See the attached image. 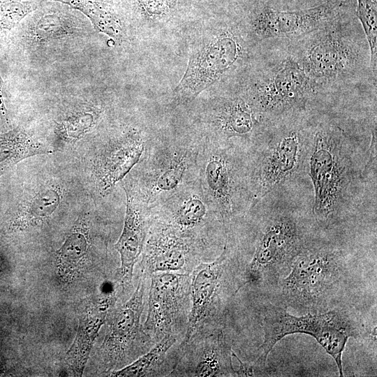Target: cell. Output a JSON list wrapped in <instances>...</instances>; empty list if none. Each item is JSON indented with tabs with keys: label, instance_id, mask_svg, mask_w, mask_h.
I'll return each mask as SVG.
<instances>
[{
	"label": "cell",
	"instance_id": "26",
	"mask_svg": "<svg viewBox=\"0 0 377 377\" xmlns=\"http://www.w3.org/2000/svg\"><path fill=\"white\" fill-rule=\"evenodd\" d=\"M189 367L190 376H234L232 350L222 331L207 337Z\"/></svg>",
	"mask_w": 377,
	"mask_h": 377
},
{
	"label": "cell",
	"instance_id": "25",
	"mask_svg": "<svg viewBox=\"0 0 377 377\" xmlns=\"http://www.w3.org/2000/svg\"><path fill=\"white\" fill-rule=\"evenodd\" d=\"M129 24L165 25L188 13L197 0H121Z\"/></svg>",
	"mask_w": 377,
	"mask_h": 377
},
{
	"label": "cell",
	"instance_id": "19",
	"mask_svg": "<svg viewBox=\"0 0 377 377\" xmlns=\"http://www.w3.org/2000/svg\"><path fill=\"white\" fill-rule=\"evenodd\" d=\"M193 240L159 222L146 243V269L152 274L181 270L188 260Z\"/></svg>",
	"mask_w": 377,
	"mask_h": 377
},
{
	"label": "cell",
	"instance_id": "18",
	"mask_svg": "<svg viewBox=\"0 0 377 377\" xmlns=\"http://www.w3.org/2000/svg\"><path fill=\"white\" fill-rule=\"evenodd\" d=\"M157 221L186 237L216 216L201 189L199 179L165 201L149 209Z\"/></svg>",
	"mask_w": 377,
	"mask_h": 377
},
{
	"label": "cell",
	"instance_id": "28",
	"mask_svg": "<svg viewBox=\"0 0 377 377\" xmlns=\"http://www.w3.org/2000/svg\"><path fill=\"white\" fill-rule=\"evenodd\" d=\"M175 342L176 338L172 334H166L148 352L124 367L113 370L108 376L115 377L156 376L168 351Z\"/></svg>",
	"mask_w": 377,
	"mask_h": 377
},
{
	"label": "cell",
	"instance_id": "12",
	"mask_svg": "<svg viewBox=\"0 0 377 377\" xmlns=\"http://www.w3.org/2000/svg\"><path fill=\"white\" fill-rule=\"evenodd\" d=\"M145 284L141 279L130 299L108 311L107 330L100 348L103 362L108 370L128 362L138 350H144L149 340L140 323L143 311Z\"/></svg>",
	"mask_w": 377,
	"mask_h": 377
},
{
	"label": "cell",
	"instance_id": "31",
	"mask_svg": "<svg viewBox=\"0 0 377 377\" xmlns=\"http://www.w3.org/2000/svg\"><path fill=\"white\" fill-rule=\"evenodd\" d=\"M42 3L43 0H0V36L6 35Z\"/></svg>",
	"mask_w": 377,
	"mask_h": 377
},
{
	"label": "cell",
	"instance_id": "2",
	"mask_svg": "<svg viewBox=\"0 0 377 377\" xmlns=\"http://www.w3.org/2000/svg\"><path fill=\"white\" fill-rule=\"evenodd\" d=\"M298 118L270 126L247 161L252 207L306 169L311 128Z\"/></svg>",
	"mask_w": 377,
	"mask_h": 377
},
{
	"label": "cell",
	"instance_id": "27",
	"mask_svg": "<svg viewBox=\"0 0 377 377\" xmlns=\"http://www.w3.org/2000/svg\"><path fill=\"white\" fill-rule=\"evenodd\" d=\"M48 152V149L23 128L0 133V177L20 161Z\"/></svg>",
	"mask_w": 377,
	"mask_h": 377
},
{
	"label": "cell",
	"instance_id": "4",
	"mask_svg": "<svg viewBox=\"0 0 377 377\" xmlns=\"http://www.w3.org/2000/svg\"><path fill=\"white\" fill-rule=\"evenodd\" d=\"M318 91L292 53L250 78L240 90L269 126L298 118Z\"/></svg>",
	"mask_w": 377,
	"mask_h": 377
},
{
	"label": "cell",
	"instance_id": "9",
	"mask_svg": "<svg viewBox=\"0 0 377 377\" xmlns=\"http://www.w3.org/2000/svg\"><path fill=\"white\" fill-rule=\"evenodd\" d=\"M201 145L194 140L148 146L138 177L131 181L149 209L198 181Z\"/></svg>",
	"mask_w": 377,
	"mask_h": 377
},
{
	"label": "cell",
	"instance_id": "29",
	"mask_svg": "<svg viewBox=\"0 0 377 377\" xmlns=\"http://www.w3.org/2000/svg\"><path fill=\"white\" fill-rule=\"evenodd\" d=\"M99 114L98 109L94 107L73 112L57 123V134L66 140H76L92 128Z\"/></svg>",
	"mask_w": 377,
	"mask_h": 377
},
{
	"label": "cell",
	"instance_id": "5",
	"mask_svg": "<svg viewBox=\"0 0 377 377\" xmlns=\"http://www.w3.org/2000/svg\"><path fill=\"white\" fill-rule=\"evenodd\" d=\"M248 56L237 28L220 25L204 33L191 49L185 72L173 90L178 104L192 102L202 91L230 75Z\"/></svg>",
	"mask_w": 377,
	"mask_h": 377
},
{
	"label": "cell",
	"instance_id": "13",
	"mask_svg": "<svg viewBox=\"0 0 377 377\" xmlns=\"http://www.w3.org/2000/svg\"><path fill=\"white\" fill-rule=\"evenodd\" d=\"M204 119L208 131L207 139L231 146L232 139L255 146L269 127L241 92L214 98Z\"/></svg>",
	"mask_w": 377,
	"mask_h": 377
},
{
	"label": "cell",
	"instance_id": "1",
	"mask_svg": "<svg viewBox=\"0 0 377 377\" xmlns=\"http://www.w3.org/2000/svg\"><path fill=\"white\" fill-rule=\"evenodd\" d=\"M314 190L317 219L335 218L351 197L355 177L352 146L337 126L322 123L311 128L306 169Z\"/></svg>",
	"mask_w": 377,
	"mask_h": 377
},
{
	"label": "cell",
	"instance_id": "3",
	"mask_svg": "<svg viewBox=\"0 0 377 377\" xmlns=\"http://www.w3.org/2000/svg\"><path fill=\"white\" fill-rule=\"evenodd\" d=\"M344 274L340 251L328 245L306 242L281 282L285 304L307 313L330 310L341 289Z\"/></svg>",
	"mask_w": 377,
	"mask_h": 377
},
{
	"label": "cell",
	"instance_id": "36",
	"mask_svg": "<svg viewBox=\"0 0 377 377\" xmlns=\"http://www.w3.org/2000/svg\"><path fill=\"white\" fill-rule=\"evenodd\" d=\"M255 1H256V0H255Z\"/></svg>",
	"mask_w": 377,
	"mask_h": 377
},
{
	"label": "cell",
	"instance_id": "21",
	"mask_svg": "<svg viewBox=\"0 0 377 377\" xmlns=\"http://www.w3.org/2000/svg\"><path fill=\"white\" fill-rule=\"evenodd\" d=\"M61 200L62 192L59 186L46 184L39 187L15 204L8 219V230L24 231L43 225L57 210Z\"/></svg>",
	"mask_w": 377,
	"mask_h": 377
},
{
	"label": "cell",
	"instance_id": "6",
	"mask_svg": "<svg viewBox=\"0 0 377 377\" xmlns=\"http://www.w3.org/2000/svg\"><path fill=\"white\" fill-rule=\"evenodd\" d=\"M297 42L291 53L318 91L350 77L362 61L360 45L341 14Z\"/></svg>",
	"mask_w": 377,
	"mask_h": 377
},
{
	"label": "cell",
	"instance_id": "22",
	"mask_svg": "<svg viewBox=\"0 0 377 377\" xmlns=\"http://www.w3.org/2000/svg\"><path fill=\"white\" fill-rule=\"evenodd\" d=\"M91 249L88 218L82 215L56 251V265L59 277L70 282L85 272L91 261Z\"/></svg>",
	"mask_w": 377,
	"mask_h": 377
},
{
	"label": "cell",
	"instance_id": "11",
	"mask_svg": "<svg viewBox=\"0 0 377 377\" xmlns=\"http://www.w3.org/2000/svg\"><path fill=\"white\" fill-rule=\"evenodd\" d=\"M343 3V0H327L306 9L281 10L257 3L249 10L246 30L260 40L299 38L340 15Z\"/></svg>",
	"mask_w": 377,
	"mask_h": 377
},
{
	"label": "cell",
	"instance_id": "7",
	"mask_svg": "<svg viewBox=\"0 0 377 377\" xmlns=\"http://www.w3.org/2000/svg\"><path fill=\"white\" fill-rule=\"evenodd\" d=\"M287 307L268 305L263 313V342L256 362L265 367L276 343L287 335L301 333L313 337L337 363L343 376L342 354L348 339L359 334L357 324L346 313L327 310L295 316Z\"/></svg>",
	"mask_w": 377,
	"mask_h": 377
},
{
	"label": "cell",
	"instance_id": "20",
	"mask_svg": "<svg viewBox=\"0 0 377 377\" xmlns=\"http://www.w3.org/2000/svg\"><path fill=\"white\" fill-rule=\"evenodd\" d=\"M34 13L27 38L34 45H48L81 34V21L70 9L47 8L43 1Z\"/></svg>",
	"mask_w": 377,
	"mask_h": 377
},
{
	"label": "cell",
	"instance_id": "23",
	"mask_svg": "<svg viewBox=\"0 0 377 377\" xmlns=\"http://www.w3.org/2000/svg\"><path fill=\"white\" fill-rule=\"evenodd\" d=\"M112 301V297H106L80 316L74 341L65 356L68 367L76 376H82L95 339L105 323Z\"/></svg>",
	"mask_w": 377,
	"mask_h": 377
},
{
	"label": "cell",
	"instance_id": "17",
	"mask_svg": "<svg viewBox=\"0 0 377 377\" xmlns=\"http://www.w3.org/2000/svg\"><path fill=\"white\" fill-rule=\"evenodd\" d=\"M229 249L225 246L221 253L214 261L200 263L193 270L190 288L191 308L184 343L190 341L216 309L229 263Z\"/></svg>",
	"mask_w": 377,
	"mask_h": 377
},
{
	"label": "cell",
	"instance_id": "37",
	"mask_svg": "<svg viewBox=\"0 0 377 377\" xmlns=\"http://www.w3.org/2000/svg\"><path fill=\"white\" fill-rule=\"evenodd\" d=\"M119 1H121V0H119Z\"/></svg>",
	"mask_w": 377,
	"mask_h": 377
},
{
	"label": "cell",
	"instance_id": "15",
	"mask_svg": "<svg viewBox=\"0 0 377 377\" xmlns=\"http://www.w3.org/2000/svg\"><path fill=\"white\" fill-rule=\"evenodd\" d=\"M122 186L126 197V208L123 230L114 249L121 259L119 279L123 283L129 284L134 266L143 250L150 212L131 180H124Z\"/></svg>",
	"mask_w": 377,
	"mask_h": 377
},
{
	"label": "cell",
	"instance_id": "33",
	"mask_svg": "<svg viewBox=\"0 0 377 377\" xmlns=\"http://www.w3.org/2000/svg\"><path fill=\"white\" fill-rule=\"evenodd\" d=\"M370 155L369 156L368 161L364 168V174L367 175L369 170H374L376 171V126L374 131L372 133V138L370 146Z\"/></svg>",
	"mask_w": 377,
	"mask_h": 377
},
{
	"label": "cell",
	"instance_id": "30",
	"mask_svg": "<svg viewBox=\"0 0 377 377\" xmlns=\"http://www.w3.org/2000/svg\"><path fill=\"white\" fill-rule=\"evenodd\" d=\"M359 19L369 47L370 66L376 77L377 69V0H357Z\"/></svg>",
	"mask_w": 377,
	"mask_h": 377
},
{
	"label": "cell",
	"instance_id": "24",
	"mask_svg": "<svg viewBox=\"0 0 377 377\" xmlns=\"http://www.w3.org/2000/svg\"><path fill=\"white\" fill-rule=\"evenodd\" d=\"M64 3L84 15L94 28L111 38L126 36L128 17L119 0H45Z\"/></svg>",
	"mask_w": 377,
	"mask_h": 377
},
{
	"label": "cell",
	"instance_id": "34",
	"mask_svg": "<svg viewBox=\"0 0 377 377\" xmlns=\"http://www.w3.org/2000/svg\"><path fill=\"white\" fill-rule=\"evenodd\" d=\"M0 117L1 119L3 120L5 122H8V112H7V109H6L5 101H4L2 79L1 77V75H0Z\"/></svg>",
	"mask_w": 377,
	"mask_h": 377
},
{
	"label": "cell",
	"instance_id": "14",
	"mask_svg": "<svg viewBox=\"0 0 377 377\" xmlns=\"http://www.w3.org/2000/svg\"><path fill=\"white\" fill-rule=\"evenodd\" d=\"M147 147L145 139L137 129L124 131L108 142L96 158L94 172L98 190L109 193L137 165Z\"/></svg>",
	"mask_w": 377,
	"mask_h": 377
},
{
	"label": "cell",
	"instance_id": "16",
	"mask_svg": "<svg viewBox=\"0 0 377 377\" xmlns=\"http://www.w3.org/2000/svg\"><path fill=\"white\" fill-rule=\"evenodd\" d=\"M186 274L156 272L151 277L145 330L161 338L172 334L185 297Z\"/></svg>",
	"mask_w": 377,
	"mask_h": 377
},
{
	"label": "cell",
	"instance_id": "32",
	"mask_svg": "<svg viewBox=\"0 0 377 377\" xmlns=\"http://www.w3.org/2000/svg\"><path fill=\"white\" fill-rule=\"evenodd\" d=\"M232 355L237 359L239 362L237 370H235L237 376H263V370L265 367L260 366L256 362L248 363L242 362L237 355L232 350Z\"/></svg>",
	"mask_w": 377,
	"mask_h": 377
},
{
	"label": "cell",
	"instance_id": "10",
	"mask_svg": "<svg viewBox=\"0 0 377 377\" xmlns=\"http://www.w3.org/2000/svg\"><path fill=\"white\" fill-rule=\"evenodd\" d=\"M306 242L296 218L277 211L267 218L258 236L244 283L275 282L288 274L293 261Z\"/></svg>",
	"mask_w": 377,
	"mask_h": 377
},
{
	"label": "cell",
	"instance_id": "35",
	"mask_svg": "<svg viewBox=\"0 0 377 377\" xmlns=\"http://www.w3.org/2000/svg\"><path fill=\"white\" fill-rule=\"evenodd\" d=\"M43 1H45V0H43Z\"/></svg>",
	"mask_w": 377,
	"mask_h": 377
},
{
	"label": "cell",
	"instance_id": "8",
	"mask_svg": "<svg viewBox=\"0 0 377 377\" xmlns=\"http://www.w3.org/2000/svg\"><path fill=\"white\" fill-rule=\"evenodd\" d=\"M237 149L206 138L200 151L199 183L216 219L222 221L252 206L247 161Z\"/></svg>",
	"mask_w": 377,
	"mask_h": 377
}]
</instances>
